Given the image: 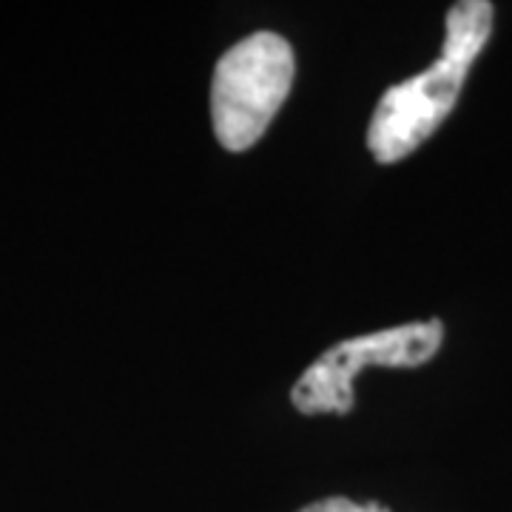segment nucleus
Returning <instances> with one entry per match:
<instances>
[{
    "instance_id": "nucleus-2",
    "label": "nucleus",
    "mask_w": 512,
    "mask_h": 512,
    "mask_svg": "<svg viewBox=\"0 0 512 512\" xmlns=\"http://www.w3.org/2000/svg\"><path fill=\"white\" fill-rule=\"evenodd\" d=\"M293 46L276 32H254L220 57L211 80V123L225 151H248L288 100Z\"/></svg>"
},
{
    "instance_id": "nucleus-4",
    "label": "nucleus",
    "mask_w": 512,
    "mask_h": 512,
    "mask_svg": "<svg viewBox=\"0 0 512 512\" xmlns=\"http://www.w3.org/2000/svg\"><path fill=\"white\" fill-rule=\"evenodd\" d=\"M299 512H390L379 501H367V504H359L353 498H345V495H330V498H319L308 507H302Z\"/></svg>"
},
{
    "instance_id": "nucleus-3",
    "label": "nucleus",
    "mask_w": 512,
    "mask_h": 512,
    "mask_svg": "<svg viewBox=\"0 0 512 512\" xmlns=\"http://www.w3.org/2000/svg\"><path fill=\"white\" fill-rule=\"evenodd\" d=\"M441 342V319L410 322L336 342L293 382L291 404L302 416H345L356 404L353 379L362 367H419L439 353Z\"/></svg>"
},
{
    "instance_id": "nucleus-1",
    "label": "nucleus",
    "mask_w": 512,
    "mask_h": 512,
    "mask_svg": "<svg viewBox=\"0 0 512 512\" xmlns=\"http://www.w3.org/2000/svg\"><path fill=\"white\" fill-rule=\"evenodd\" d=\"M490 0H461L447 12V35L436 63L390 86L367 126V148L382 165L410 157L456 109L464 80L493 35Z\"/></svg>"
}]
</instances>
